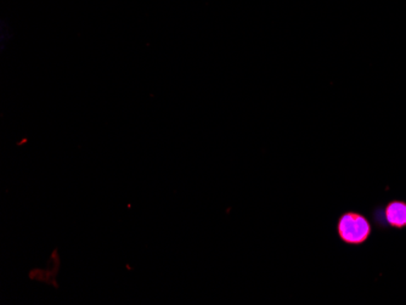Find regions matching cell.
Wrapping results in <instances>:
<instances>
[{
  "instance_id": "obj_1",
  "label": "cell",
  "mask_w": 406,
  "mask_h": 305,
  "mask_svg": "<svg viewBox=\"0 0 406 305\" xmlns=\"http://www.w3.org/2000/svg\"><path fill=\"white\" fill-rule=\"evenodd\" d=\"M338 237L340 240L350 246L364 245L371 235V223L361 213L346 212L340 217L337 221Z\"/></svg>"
},
{
  "instance_id": "obj_2",
  "label": "cell",
  "mask_w": 406,
  "mask_h": 305,
  "mask_svg": "<svg viewBox=\"0 0 406 305\" xmlns=\"http://www.w3.org/2000/svg\"><path fill=\"white\" fill-rule=\"evenodd\" d=\"M383 220L385 225L389 228L402 229L406 228V202L404 201H392L383 208Z\"/></svg>"
}]
</instances>
